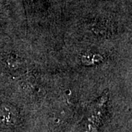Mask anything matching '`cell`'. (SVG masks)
<instances>
[{
	"label": "cell",
	"mask_w": 132,
	"mask_h": 132,
	"mask_svg": "<svg viewBox=\"0 0 132 132\" xmlns=\"http://www.w3.org/2000/svg\"><path fill=\"white\" fill-rule=\"evenodd\" d=\"M108 100L107 92L105 93L98 101L95 103L93 108L90 112L87 118V123L85 132H97L98 129L100 122L103 117L106 104Z\"/></svg>",
	"instance_id": "cell-1"
},
{
	"label": "cell",
	"mask_w": 132,
	"mask_h": 132,
	"mask_svg": "<svg viewBox=\"0 0 132 132\" xmlns=\"http://www.w3.org/2000/svg\"><path fill=\"white\" fill-rule=\"evenodd\" d=\"M17 120V112L12 106L3 104L0 106V120L5 125H13Z\"/></svg>",
	"instance_id": "cell-2"
}]
</instances>
